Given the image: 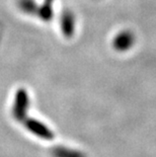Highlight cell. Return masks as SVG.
<instances>
[{"label":"cell","instance_id":"1","mask_svg":"<svg viewBox=\"0 0 156 157\" xmlns=\"http://www.w3.org/2000/svg\"><path fill=\"white\" fill-rule=\"evenodd\" d=\"M135 42L136 36L134 33L129 29H124L114 36L112 47L118 52H126L134 46Z\"/></svg>","mask_w":156,"mask_h":157},{"label":"cell","instance_id":"2","mask_svg":"<svg viewBox=\"0 0 156 157\" xmlns=\"http://www.w3.org/2000/svg\"><path fill=\"white\" fill-rule=\"evenodd\" d=\"M60 25L63 35L67 38H71L76 29V16L74 12L70 9L63 10L60 17Z\"/></svg>","mask_w":156,"mask_h":157},{"label":"cell","instance_id":"5","mask_svg":"<svg viewBox=\"0 0 156 157\" xmlns=\"http://www.w3.org/2000/svg\"><path fill=\"white\" fill-rule=\"evenodd\" d=\"M18 6L26 14L36 15L39 5L36 0H18Z\"/></svg>","mask_w":156,"mask_h":157},{"label":"cell","instance_id":"4","mask_svg":"<svg viewBox=\"0 0 156 157\" xmlns=\"http://www.w3.org/2000/svg\"><path fill=\"white\" fill-rule=\"evenodd\" d=\"M54 0H44L41 6H39L38 13L36 15L39 16L42 21H50L54 16Z\"/></svg>","mask_w":156,"mask_h":157},{"label":"cell","instance_id":"3","mask_svg":"<svg viewBox=\"0 0 156 157\" xmlns=\"http://www.w3.org/2000/svg\"><path fill=\"white\" fill-rule=\"evenodd\" d=\"M26 106H28V95L25 90H19L16 93V99L14 105V115L16 118L21 119L24 117L26 112Z\"/></svg>","mask_w":156,"mask_h":157}]
</instances>
